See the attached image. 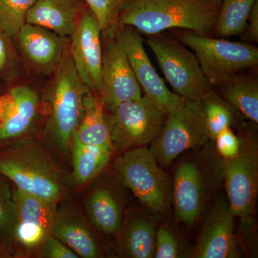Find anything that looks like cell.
<instances>
[{
	"mask_svg": "<svg viewBox=\"0 0 258 258\" xmlns=\"http://www.w3.org/2000/svg\"><path fill=\"white\" fill-rule=\"evenodd\" d=\"M222 0H125L118 25L146 35L182 29L215 36Z\"/></svg>",
	"mask_w": 258,
	"mask_h": 258,
	"instance_id": "6da1fadb",
	"label": "cell"
},
{
	"mask_svg": "<svg viewBox=\"0 0 258 258\" xmlns=\"http://www.w3.org/2000/svg\"><path fill=\"white\" fill-rule=\"evenodd\" d=\"M0 174L18 189L48 201L58 203L67 194L63 174L33 139H23L0 154Z\"/></svg>",
	"mask_w": 258,
	"mask_h": 258,
	"instance_id": "7a4b0ae2",
	"label": "cell"
},
{
	"mask_svg": "<svg viewBox=\"0 0 258 258\" xmlns=\"http://www.w3.org/2000/svg\"><path fill=\"white\" fill-rule=\"evenodd\" d=\"M176 166L172 200L176 218L192 226L203 215L222 176V161L211 152H199Z\"/></svg>",
	"mask_w": 258,
	"mask_h": 258,
	"instance_id": "3957f363",
	"label": "cell"
},
{
	"mask_svg": "<svg viewBox=\"0 0 258 258\" xmlns=\"http://www.w3.org/2000/svg\"><path fill=\"white\" fill-rule=\"evenodd\" d=\"M171 30L179 41L193 50L213 88L234 75L257 67L258 48L253 44L205 36L182 29Z\"/></svg>",
	"mask_w": 258,
	"mask_h": 258,
	"instance_id": "277c9868",
	"label": "cell"
},
{
	"mask_svg": "<svg viewBox=\"0 0 258 258\" xmlns=\"http://www.w3.org/2000/svg\"><path fill=\"white\" fill-rule=\"evenodd\" d=\"M117 178L152 212L163 213L172 201V179L151 152L141 147L129 149L115 159Z\"/></svg>",
	"mask_w": 258,
	"mask_h": 258,
	"instance_id": "5b68a950",
	"label": "cell"
},
{
	"mask_svg": "<svg viewBox=\"0 0 258 258\" xmlns=\"http://www.w3.org/2000/svg\"><path fill=\"white\" fill-rule=\"evenodd\" d=\"M147 36L146 42L174 93L185 100L200 101L213 90L196 56L172 33L164 31Z\"/></svg>",
	"mask_w": 258,
	"mask_h": 258,
	"instance_id": "8992f818",
	"label": "cell"
},
{
	"mask_svg": "<svg viewBox=\"0 0 258 258\" xmlns=\"http://www.w3.org/2000/svg\"><path fill=\"white\" fill-rule=\"evenodd\" d=\"M89 90L77 74L69 52L59 64L50 90L52 112L47 133L59 149L66 152L84 110V98Z\"/></svg>",
	"mask_w": 258,
	"mask_h": 258,
	"instance_id": "52a82bcc",
	"label": "cell"
},
{
	"mask_svg": "<svg viewBox=\"0 0 258 258\" xmlns=\"http://www.w3.org/2000/svg\"><path fill=\"white\" fill-rule=\"evenodd\" d=\"M210 140L200 101L184 100L166 115L160 133L149 149L159 165L167 168L183 153L205 147Z\"/></svg>",
	"mask_w": 258,
	"mask_h": 258,
	"instance_id": "ba28073f",
	"label": "cell"
},
{
	"mask_svg": "<svg viewBox=\"0 0 258 258\" xmlns=\"http://www.w3.org/2000/svg\"><path fill=\"white\" fill-rule=\"evenodd\" d=\"M240 138L241 147L237 156L222 161V177L232 215L250 224L258 194L257 133L254 129L246 127Z\"/></svg>",
	"mask_w": 258,
	"mask_h": 258,
	"instance_id": "9c48e42d",
	"label": "cell"
},
{
	"mask_svg": "<svg viewBox=\"0 0 258 258\" xmlns=\"http://www.w3.org/2000/svg\"><path fill=\"white\" fill-rule=\"evenodd\" d=\"M111 111L112 144L122 150L152 143L160 133L167 115L145 96L123 102Z\"/></svg>",
	"mask_w": 258,
	"mask_h": 258,
	"instance_id": "30bf717a",
	"label": "cell"
},
{
	"mask_svg": "<svg viewBox=\"0 0 258 258\" xmlns=\"http://www.w3.org/2000/svg\"><path fill=\"white\" fill-rule=\"evenodd\" d=\"M115 34L145 96L166 114L176 110L185 99L171 91L158 74L144 50L140 32L129 25H118Z\"/></svg>",
	"mask_w": 258,
	"mask_h": 258,
	"instance_id": "8fae6325",
	"label": "cell"
},
{
	"mask_svg": "<svg viewBox=\"0 0 258 258\" xmlns=\"http://www.w3.org/2000/svg\"><path fill=\"white\" fill-rule=\"evenodd\" d=\"M86 4V3H85ZM70 55L77 74L91 92L101 95L102 30L96 15L85 5L71 36Z\"/></svg>",
	"mask_w": 258,
	"mask_h": 258,
	"instance_id": "7c38bea8",
	"label": "cell"
},
{
	"mask_svg": "<svg viewBox=\"0 0 258 258\" xmlns=\"http://www.w3.org/2000/svg\"><path fill=\"white\" fill-rule=\"evenodd\" d=\"M115 32L102 33L103 60L100 98L104 106L111 110L123 102L142 97L140 86Z\"/></svg>",
	"mask_w": 258,
	"mask_h": 258,
	"instance_id": "4fadbf2b",
	"label": "cell"
},
{
	"mask_svg": "<svg viewBox=\"0 0 258 258\" xmlns=\"http://www.w3.org/2000/svg\"><path fill=\"white\" fill-rule=\"evenodd\" d=\"M13 200L14 236L19 243L28 249L45 243L52 235L57 203L37 198L18 188L13 191Z\"/></svg>",
	"mask_w": 258,
	"mask_h": 258,
	"instance_id": "5bb4252c",
	"label": "cell"
},
{
	"mask_svg": "<svg viewBox=\"0 0 258 258\" xmlns=\"http://www.w3.org/2000/svg\"><path fill=\"white\" fill-rule=\"evenodd\" d=\"M234 217L227 198H224L223 195L217 198L205 214L201 232L191 257H240Z\"/></svg>",
	"mask_w": 258,
	"mask_h": 258,
	"instance_id": "9a60e30c",
	"label": "cell"
},
{
	"mask_svg": "<svg viewBox=\"0 0 258 258\" xmlns=\"http://www.w3.org/2000/svg\"><path fill=\"white\" fill-rule=\"evenodd\" d=\"M39 97L31 88L18 86L0 96V142L23 135L36 118Z\"/></svg>",
	"mask_w": 258,
	"mask_h": 258,
	"instance_id": "2e32d148",
	"label": "cell"
},
{
	"mask_svg": "<svg viewBox=\"0 0 258 258\" xmlns=\"http://www.w3.org/2000/svg\"><path fill=\"white\" fill-rule=\"evenodd\" d=\"M18 35L25 57L39 69L50 71L58 67L67 52L68 37L43 27L25 23Z\"/></svg>",
	"mask_w": 258,
	"mask_h": 258,
	"instance_id": "e0dca14e",
	"label": "cell"
},
{
	"mask_svg": "<svg viewBox=\"0 0 258 258\" xmlns=\"http://www.w3.org/2000/svg\"><path fill=\"white\" fill-rule=\"evenodd\" d=\"M81 10V0H36L25 23L39 25L60 36L71 37Z\"/></svg>",
	"mask_w": 258,
	"mask_h": 258,
	"instance_id": "ac0fdd59",
	"label": "cell"
},
{
	"mask_svg": "<svg viewBox=\"0 0 258 258\" xmlns=\"http://www.w3.org/2000/svg\"><path fill=\"white\" fill-rule=\"evenodd\" d=\"M257 67L234 75L216 87L231 106L255 124L258 123Z\"/></svg>",
	"mask_w": 258,
	"mask_h": 258,
	"instance_id": "d6986e66",
	"label": "cell"
},
{
	"mask_svg": "<svg viewBox=\"0 0 258 258\" xmlns=\"http://www.w3.org/2000/svg\"><path fill=\"white\" fill-rule=\"evenodd\" d=\"M52 235L79 257L96 258L99 256V247L89 227L70 212H57Z\"/></svg>",
	"mask_w": 258,
	"mask_h": 258,
	"instance_id": "ffe728a7",
	"label": "cell"
},
{
	"mask_svg": "<svg viewBox=\"0 0 258 258\" xmlns=\"http://www.w3.org/2000/svg\"><path fill=\"white\" fill-rule=\"evenodd\" d=\"M101 98L89 91L85 96L82 118L74 136L82 144L113 148L111 128L105 116Z\"/></svg>",
	"mask_w": 258,
	"mask_h": 258,
	"instance_id": "44dd1931",
	"label": "cell"
},
{
	"mask_svg": "<svg viewBox=\"0 0 258 258\" xmlns=\"http://www.w3.org/2000/svg\"><path fill=\"white\" fill-rule=\"evenodd\" d=\"M88 217L96 229L107 235L119 232L122 224V208L113 190L98 188L91 193L86 204Z\"/></svg>",
	"mask_w": 258,
	"mask_h": 258,
	"instance_id": "7402d4cb",
	"label": "cell"
},
{
	"mask_svg": "<svg viewBox=\"0 0 258 258\" xmlns=\"http://www.w3.org/2000/svg\"><path fill=\"white\" fill-rule=\"evenodd\" d=\"M75 181L85 184L96 177L108 165L113 148L87 145L73 136L71 144Z\"/></svg>",
	"mask_w": 258,
	"mask_h": 258,
	"instance_id": "603a6c76",
	"label": "cell"
},
{
	"mask_svg": "<svg viewBox=\"0 0 258 258\" xmlns=\"http://www.w3.org/2000/svg\"><path fill=\"white\" fill-rule=\"evenodd\" d=\"M156 233L155 222L152 217L143 215L134 217L125 226L122 251L128 257H154Z\"/></svg>",
	"mask_w": 258,
	"mask_h": 258,
	"instance_id": "cb8c5ba5",
	"label": "cell"
},
{
	"mask_svg": "<svg viewBox=\"0 0 258 258\" xmlns=\"http://www.w3.org/2000/svg\"><path fill=\"white\" fill-rule=\"evenodd\" d=\"M258 0H222L215 36L240 35L247 23L250 10Z\"/></svg>",
	"mask_w": 258,
	"mask_h": 258,
	"instance_id": "d4e9b609",
	"label": "cell"
},
{
	"mask_svg": "<svg viewBox=\"0 0 258 258\" xmlns=\"http://www.w3.org/2000/svg\"><path fill=\"white\" fill-rule=\"evenodd\" d=\"M210 140L224 129L231 128L235 119L237 110L213 90L200 100Z\"/></svg>",
	"mask_w": 258,
	"mask_h": 258,
	"instance_id": "484cf974",
	"label": "cell"
},
{
	"mask_svg": "<svg viewBox=\"0 0 258 258\" xmlns=\"http://www.w3.org/2000/svg\"><path fill=\"white\" fill-rule=\"evenodd\" d=\"M36 0H0V30L7 36L18 35L27 13Z\"/></svg>",
	"mask_w": 258,
	"mask_h": 258,
	"instance_id": "4316f807",
	"label": "cell"
},
{
	"mask_svg": "<svg viewBox=\"0 0 258 258\" xmlns=\"http://www.w3.org/2000/svg\"><path fill=\"white\" fill-rule=\"evenodd\" d=\"M92 10L99 22L102 33L115 32L118 15L125 0H83Z\"/></svg>",
	"mask_w": 258,
	"mask_h": 258,
	"instance_id": "83f0119b",
	"label": "cell"
},
{
	"mask_svg": "<svg viewBox=\"0 0 258 258\" xmlns=\"http://www.w3.org/2000/svg\"><path fill=\"white\" fill-rule=\"evenodd\" d=\"M186 257L184 249L175 234L168 227L162 226L156 233L154 257L178 258Z\"/></svg>",
	"mask_w": 258,
	"mask_h": 258,
	"instance_id": "f1b7e54d",
	"label": "cell"
},
{
	"mask_svg": "<svg viewBox=\"0 0 258 258\" xmlns=\"http://www.w3.org/2000/svg\"><path fill=\"white\" fill-rule=\"evenodd\" d=\"M15 217L13 194L0 179V234L14 235Z\"/></svg>",
	"mask_w": 258,
	"mask_h": 258,
	"instance_id": "f546056e",
	"label": "cell"
},
{
	"mask_svg": "<svg viewBox=\"0 0 258 258\" xmlns=\"http://www.w3.org/2000/svg\"><path fill=\"white\" fill-rule=\"evenodd\" d=\"M213 141L215 142L217 152L222 159H232L240 152V138L231 128L224 129Z\"/></svg>",
	"mask_w": 258,
	"mask_h": 258,
	"instance_id": "4dcf8cb0",
	"label": "cell"
},
{
	"mask_svg": "<svg viewBox=\"0 0 258 258\" xmlns=\"http://www.w3.org/2000/svg\"><path fill=\"white\" fill-rule=\"evenodd\" d=\"M42 255L48 258H77L79 256L70 247L54 236H50L44 243Z\"/></svg>",
	"mask_w": 258,
	"mask_h": 258,
	"instance_id": "1f68e13d",
	"label": "cell"
},
{
	"mask_svg": "<svg viewBox=\"0 0 258 258\" xmlns=\"http://www.w3.org/2000/svg\"><path fill=\"white\" fill-rule=\"evenodd\" d=\"M240 35L244 42L250 44L258 42V1L252 6L245 28Z\"/></svg>",
	"mask_w": 258,
	"mask_h": 258,
	"instance_id": "d6a6232c",
	"label": "cell"
},
{
	"mask_svg": "<svg viewBox=\"0 0 258 258\" xmlns=\"http://www.w3.org/2000/svg\"><path fill=\"white\" fill-rule=\"evenodd\" d=\"M8 60V52H7L6 46L3 39L0 37V70L5 67Z\"/></svg>",
	"mask_w": 258,
	"mask_h": 258,
	"instance_id": "836d02e7",
	"label": "cell"
}]
</instances>
